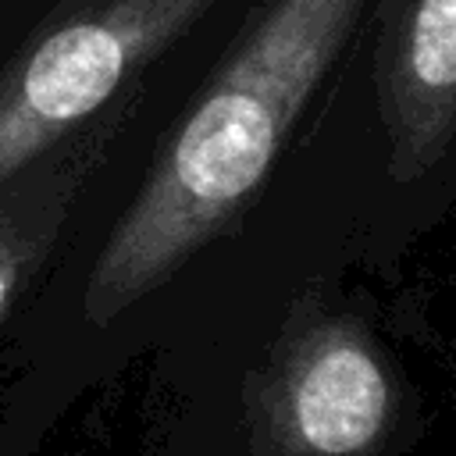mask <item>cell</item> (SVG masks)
<instances>
[{"label": "cell", "mask_w": 456, "mask_h": 456, "mask_svg": "<svg viewBox=\"0 0 456 456\" xmlns=\"http://www.w3.org/2000/svg\"><path fill=\"white\" fill-rule=\"evenodd\" d=\"M367 0H271L210 78L142 189L107 235L86 285L103 324L228 232L260 192L289 132L346 50Z\"/></svg>", "instance_id": "1"}, {"label": "cell", "mask_w": 456, "mask_h": 456, "mask_svg": "<svg viewBox=\"0 0 456 456\" xmlns=\"http://www.w3.org/2000/svg\"><path fill=\"white\" fill-rule=\"evenodd\" d=\"M71 189H75L71 178L68 175L57 178V171H53L43 182V192L36 196L32 214L25 207L28 189L21 192V200H11L7 210L0 214V321H4V314H7V306L14 299V292H18V285L25 278V271L32 267L36 253L46 246L50 228L61 221V210H64Z\"/></svg>", "instance_id": "5"}, {"label": "cell", "mask_w": 456, "mask_h": 456, "mask_svg": "<svg viewBox=\"0 0 456 456\" xmlns=\"http://www.w3.org/2000/svg\"><path fill=\"white\" fill-rule=\"evenodd\" d=\"M217 0H96L43 28L0 71V189L118 86L185 36Z\"/></svg>", "instance_id": "2"}, {"label": "cell", "mask_w": 456, "mask_h": 456, "mask_svg": "<svg viewBox=\"0 0 456 456\" xmlns=\"http://www.w3.org/2000/svg\"><path fill=\"white\" fill-rule=\"evenodd\" d=\"M395 424L399 374L349 317L289 335L249 388L256 456H378Z\"/></svg>", "instance_id": "3"}, {"label": "cell", "mask_w": 456, "mask_h": 456, "mask_svg": "<svg viewBox=\"0 0 456 456\" xmlns=\"http://www.w3.org/2000/svg\"><path fill=\"white\" fill-rule=\"evenodd\" d=\"M374 89L388 135V175L424 178L456 132V0H381Z\"/></svg>", "instance_id": "4"}]
</instances>
